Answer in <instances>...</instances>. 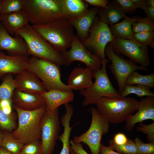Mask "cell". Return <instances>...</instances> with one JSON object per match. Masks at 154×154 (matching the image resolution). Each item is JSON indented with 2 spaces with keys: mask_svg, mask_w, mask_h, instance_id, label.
<instances>
[{
  "mask_svg": "<svg viewBox=\"0 0 154 154\" xmlns=\"http://www.w3.org/2000/svg\"><path fill=\"white\" fill-rule=\"evenodd\" d=\"M23 10L33 25L47 24L69 18L64 14L60 0H23Z\"/></svg>",
  "mask_w": 154,
  "mask_h": 154,
  "instance_id": "1",
  "label": "cell"
},
{
  "mask_svg": "<svg viewBox=\"0 0 154 154\" xmlns=\"http://www.w3.org/2000/svg\"><path fill=\"white\" fill-rule=\"evenodd\" d=\"M96 104L100 115L109 123L117 124L125 121L137 112L138 101L131 97L112 99L103 97Z\"/></svg>",
  "mask_w": 154,
  "mask_h": 154,
  "instance_id": "2",
  "label": "cell"
},
{
  "mask_svg": "<svg viewBox=\"0 0 154 154\" xmlns=\"http://www.w3.org/2000/svg\"><path fill=\"white\" fill-rule=\"evenodd\" d=\"M18 117V125L12 134L19 142L25 144L29 142L40 140L42 117L46 111L45 105L30 111L22 110L13 105Z\"/></svg>",
  "mask_w": 154,
  "mask_h": 154,
  "instance_id": "3",
  "label": "cell"
},
{
  "mask_svg": "<svg viewBox=\"0 0 154 154\" xmlns=\"http://www.w3.org/2000/svg\"><path fill=\"white\" fill-rule=\"evenodd\" d=\"M15 36L21 37L25 41L29 55L47 60L59 66L65 65L62 53L45 40L29 23L19 30Z\"/></svg>",
  "mask_w": 154,
  "mask_h": 154,
  "instance_id": "4",
  "label": "cell"
},
{
  "mask_svg": "<svg viewBox=\"0 0 154 154\" xmlns=\"http://www.w3.org/2000/svg\"><path fill=\"white\" fill-rule=\"evenodd\" d=\"M109 62L105 58L102 59L101 68L92 70L94 82L90 87L79 92L84 98L83 106L96 104L97 100L103 97L112 99L122 97L113 87L108 77L106 67Z\"/></svg>",
  "mask_w": 154,
  "mask_h": 154,
  "instance_id": "5",
  "label": "cell"
},
{
  "mask_svg": "<svg viewBox=\"0 0 154 154\" xmlns=\"http://www.w3.org/2000/svg\"><path fill=\"white\" fill-rule=\"evenodd\" d=\"M31 26L60 52L67 51L70 47L75 34L68 19H62L44 25Z\"/></svg>",
  "mask_w": 154,
  "mask_h": 154,
  "instance_id": "6",
  "label": "cell"
},
{
  "mask_svg": "<svg viewBox=\"0 0 154 154\" xmlns=\"http://www.w3.org/2000/svg\"><path fill=\"white\" fill-rule=\"evenodd\" d=\"M27 70L35 75L42 82L47 91L57 90H72L61 80L60 66L44 59L31 56Z\"/></svg>",
  "mask_w": 154,
  "mask_h": 154,
  "instance_id": "7",
  "label": "cell"
},
{
  "mask_svg": "<svg viewBox=\"0 0 154 154\" xmlns=\"http://www.w3.org/2000/svg\"><path fill=\"white\" fill-rule=\"evenodd\" d=\"M104 53L108 60L111 62L109 67L116 81L118 92L120 94L123 90L127 79L132 72L138 70L149 71L147 68L135 63L116 53L112 48L111 42L106 45Z\"/></svg>",
  "mask_w": 154,
  "mask_h": 154,
  "instance_id": "8",
  "label": "cell"
},
{
  "mask_svg": "<svg viewBox=\"0 0 154 154\" xmlns=\"http://www.w3.org/2000/svg\"><path fill=\"white\" fill-rule=\"evenodd\" d=\"M92 120L90 126L85 133L74 137L75 143H83L89 147L91 154H100V149L102 136L108 133L109 123L100 114L96 108H91Z\"/></svg>",
  "mask_w": 154,
  "mask_h": 154,
  "instance_id": "9",
  "label": "cell"
},
{
  "mask_svg": "<svg viewBox=\"0 0 154 154\" xmlns=\"http://www.w3.org/2000/svg\"><path fill=\"white\" fill-rule=\"evenodd\" d=\"M116 53L122 55L137 64L145 68L150 64L147 46L133 39H127L114 37L111 42Z\"/></svg>",
  "mask_w": 154,
  "mask_h": 154,
  "instance_id": "10",
  "label": "cell"
},
{
  "mask_svg": "<svg viewBox=\"0 0 154 154\" xmlns=\"http://www.w3.org/2000/svg\"><path fill=\"white\" fill-rule=\"evenodd\" d=\"M114 38L108 25L101 21L97 15L90 29L88 37L82 43L87 48L92 50L95 54L102 59L105 58L104 50L106 45L112 42Z\"/></svg>",
  "mask_w": 154,
  "mask_h": 154,
  "instance_id": "11",
  "label": "cell"
},
{
  "mask_svg": "<svg viewBox=\"0 0 154 154\" xmlns=\"http://www.w3.org/2000/svg\"><path fill=\"white\" fill-rule=\"evenodd\" d=\"M40 139L43 154H52L60 130L58 108L46 111L41 120Z\"/></svg>",
  "mask_w": 154,
  "mask_h": 154,
  "instance_id": "12",
  "label": "cell"
},
{
  "mask_svg": "<svg viewBox=\"0 0 154 154\" xmlns=\"http://www.w3.org/2000/svg\"><path fill=\"white\" fill-rule=\"evenodd\" d=\"M70 49L61 53L66 66H68L75 61L84 63L86 67L92 70L100 69L102 65V59L89 51L77 38L73 37Z\"/></svg>",
  "mask_w": 154,
  "mask_h": 154,
  "instance_id": "13",
  "label": "cell"
},
{
  "mask_svg": "<svg viewBox=\"0 0 154 154\" xmlns=\"http://www.w3.org/2000/svg\"><path fill=\"white\" fill-rule=\"evenodd\" d=\"M137 111L125 121L124 128L129 132L133 131L137 123H142L147 119L154 121V97L146 96L141 98L138 101Z\"/></svg>",
  "mask_w": 154,
  "mask_h": 154,
  "instance_id": "14",
  "label": "cell"
},
{
  "mask_svg": "<svg viewBox=\"0 0 154 154\" xmlns=\"http://www.w3.org/2000/svg\"><path fill=\"white\" fill-rule=\"evenodd\" d=\"M14 80L16 89L26 93L37 94L47 91L40 80L27 69L17 74Z\"/></svg>",
  "mask_w": 154,
  "mask_h": 154,
  "instance_id": "15",
  "label": "cell"
},
{
  "mask_svg": "<svg viewBox=\"0 0 154 154\" xmlns=\"http://www.w3.org/2000/svg\"><path fill=\"white\" fill-rule=\"evenodd\" d=\"M30 58L27 55H7L0 50V78L7 74L16 75L27 69Z\"/></svg>",
  "mask_w": 154,
  "mask_h": 154,
  "instance_id": "16",
  "label": "cell"
},
{
  "mask_svg": "<svg viewBox=\"0 0 154 154\" xmlns=\"http://www.w3.org/2000/svg\"><path fill=\"white\" fill-rule=\"evenodd\" d=\"M18 36L12 37L0 22V50H5L8 55H29L25 41Z\"/></svg>",
  "mask_w": 154,
  "mask_h": 154,
  "instance_id": "17",
  "label": "cell"
},
{
  "mask_svg": "<svg viewBox=\"0 0 154 154\" xmlns=\"http://www.w3.org/2000/svg\"><path fill=\"white\" fill-rule=\"evenodd\" d=\"M99 8L96 7L91 8L81 15L70 18L68 20L76 30V37L82 42L88 36L89 30L98 14Z\"/></svg>",
  "mask_w": 154,
  "mask_h": 154,
  "instance_id": "18",
  "label": "cell"
},
{
  "mask_svg": "<svg viewBox=\"0 0 154 154\" xmlns=\"http://www.w3.org/2000/svg\"><path fill=\"white\" fill-rule=\"evenodd\" d=\"M12 102L18 108L27 111L37 109L45 105L40 94L28 93L16 89L13 92Z\"/></svg>",
  "mask_w": 154,
  "mask_h": 154,
  "instance_id": "19",
  "label": "cell"
},
{
  "mask_svg": "<svg viewBox=\"0 0 154 154\" xmlns=\"http://www.w3.org/2000/svg\"><path fill=\"white\" fill-rule=\"evenodd\" d=\"M45 103L46 111L52 112L62 104L72 102L74 96L72 90L63 91L54 90L40 94Z\"/></svg>",
  "mask_w": 154,
  "mask_h": 154,
  "instance_id": "20",
  "label": "cell"
},
{
  "mask_svg": "<svg viewBox=\"0 0 154 154\" xmlns=\"http://www.w3.org/2000/svg\"><path fill=\"white\" fill-rule=\"evenodd\" d=\"M92 70L89 68L77 67L71 72L68 78V84L72 90L86 89L93 84Z\"/></svg>",
  "mask_w": 154,
  "mask_h": 154,
  "instance_id": "21",
  "label": "cell"
},
{
  "mask_svg": "<svg viewBox=\"0 0 154 154\" xmlns=\"http://www.w3.org/2000/svg\"><path fill=\"white\" fill-rule=\"evenodd\" d=\"M0 22L11 35L29 23L27 17L23 11L8 14H0Z\"/></svg>",
  "mask_w": 154,
  "mask_h": 154,
  "instance_id": "22",
  "label": "cell"
},
{
  "mask_svg": "<svg viewBox=\"0 0 154 154\" xmlns=\"http://www.w3.org/2000/svg\"><path fill=\"white\" fill-rule=\"evenodd\" d=\"M97 15L101 21L108 25L117 23L126 15L116 0L109 1L106 7L99 8Z\"/></svg>",
  "mask_w": 154,
  "mask_h": 154,
  "instance_id": "23",
  "label": "cell"
},
{
  "mask_svg": "<svg viewBox=\"0 0 154 154\" xmlns=\"http://www.w3.org/2000/svg\"><path fill=\"white\" fill-rule=\"evenodd\" d=\"M66 110V114L60 119V122L64 127L63 133L59 136L58 139L62 142V147L59 154H70V139L72 127L70 126L71 118L74 113L72 106L69 103L64 105Z\"/></svg>",
  "mask_w": 154,
  "mask_h": 154,
  "instance_id": "24",
  "label": "cell"
},
{
  "mask_svg": "<svg viewBox=\"0 0 154 154\" xmlns=\"http://www.w3.org/2000/svg\"><path fill=\"white\" fill-rule=\"evenodd\" d=\"M142 18L138 15L132 16L131 18L126 15L121 22L110 25L109 28L114 37L124 39H133L132 25L134 23L138 21Z\"/></svg>",
  "mask_w": 154,
  "mask_h": 154,
  "instance_id": "25",
  "label": "cell"
},
{
  "mask_svg": "<svg viewBox=\"0 0 154 154\" xmlns=\"http://www.w3.org/2000/svg\"><path fill=\"white\" fill-rule=\"evenodd\" d=\"M63 11L69 19L79 16L88 9V4L82 0H60Z\"/></svg>",
  "mask_w": 154,
  "mask_h": 154,
  "instance_id": "26",
  "label": "cell"
},
{
  "mask_svg": "<svg viewBox=\"0 0 154 154\" xmlns=\"http://www.w3.org/2000/svg\"><path fill=\"white\" fill-rule=\"evenodd\" d=\"M2 78V82L0 84V100L12 101V96L16 89L13 74H7Z\"/></svg>",
  "mask_w": 154,
  "mask_h": 154,
  "instance_id": "27",
  "label": "cell"
},
{
  "mask_svg": "<svg viewBox=\"0 0 154 154\" xmlns=\"http://www.w3.org/2000/svg\"><path fill=\"white\" fill-rule=\"evenodd\" d=\"M125 84H140L153 88L154 73L152 72L149 75H143L135 71L129 76L126 81Z\"/></svg>",
  "mask_w": 154,
  "mask_h": 154,
  "instance_id": "28",
  "label": "cell"
},
{
  "mask_svg": "<svg viewBox=\"0 0 154 154\" xmlns=\"http://www.w3.org/2000/svg\"><path fill=\"white\" fill-rule=\"evenodd\" d=\"M23 145L14 137L12 133L7 131L3 132L1 146L12 154H19Z\"/></svg>",
  "mask_w": 154,
  "mask_h": 154,
  "instance_id": "29",
  "label": "cell"
},
{
  "mask_svg": "<svg viewBox=\"0 0 154 154\" xmlns=\"http://www.w3.org/2000/svg\"><path fill=\"white\" fill-rule=\"evenodd\" d=\"M151 88L140 84H125L123 90L120 94L122 97H127L130 94H134L139 97L144 96L154 97V93L150 90Z\"/></svg>",
  "mask_w": 154,
  "mask_h": 154,
  "instance_id": "30",
  "label": "cell"
},
{
  "mask_svg": "<svg viewBox=\"0 0 154 154\" xmlns=\"http://www.w3.org/2000/svg\"><path fill=\"white\" fill-rule=\"evenodd\" d=\"M23 7V0H2L0 14L20 11Z\"/></svg>",
  "mask_w": 154,
  "mask_h": 154,
  "instance_id": "31",
  "label": "cell"
},
{
  "mask_svg": "<svg viewBox=\"0 0 154 154\" xmlns=\"http://www.w3.org/2000/svg\"><path fill=\"white\" fill-rule=\"evenodd\" d=\"M16 128L14 114L5 113L0 107V128L4 131L11 132Z\"/></svg>",
  "mask_w": 154,
  "mask_h": 154,
  "instance_id": "32",
  "label": "cell"
},
{
  "mask_svg": "<svg viewBox=\"0 0 154 154\" xmlns=\"http://www.w3.org/2000/svg\"><path fill=\"white\" fill-rule=\"evenodd\" d=\"M109 146L116 152L123 154H138L136 145L132 139H128L127 142L121 145L115 144L112 139L109 141Z\"/></svg>",
  "mask_w": 154,
  "mask_h": 154,
  "instance_id": "33",
  "label": "cell"
},
{
  "mask_svg": "<svg viewBox=\"0 0 154 154\" xmlns=\"http://www.w3.org/2000/svg\"><path fill=\"white\" fill-rule=\"evenodd\" d=\"M154 22L147 17L142 18L137 22L134 23L132 26L133 33L153 31Z\"/></svg>",
  "mask_w": 154,
  "mask_h": 154,
  "instance_id": "34",
  "label": "cell"
},
{
  "mask_svg": "<svg viewBox=\"0 0 154 154\" xmlns=\"http://www.w3.org/2000/svg\"><path fill=\"white\" fill-rule=\"evenodd\" d=\"M19 154H43L41 141L35 140L23 145Z\"/></svg>",
  "mask_w": 154,
  "mask_h": 154,
  "instance_id": "35",
  "label": "cell"
},
{
  "mask_svg": "<svg viewBox=\"0 0 154 154\" xmlns=\"http://www.w3.org/2000/svg\"><path fill=\"white\" fill-rule=\"evenodd\" d=\"M154 31L133 33V38L141 44L148 46L154 39Z\"/></svg>",
  "mask_w": 154,
  "mask_h": 154,
  "instance_id": "36",
  "label": "cell"
},
{
  "mask_svg": "<svg viewBox=\"0 0 154 154\" xmlns=\"http://www.w3.org/2000/svg\"><path fill=\"white\" fill-rule=\"evenodd\" d=\"M138 152V154H154V143H145L138 137L134 140Z\"/></svg>",
  "mask_w": 154,
  "mask_h": 154,
  "instance_id": "37",
  "label": "cell"
},
{
  "mask_svg": "<svg viewBox=\"0 0 154 154\" xmlns=\"http://www.w3.org/2000/svg\"><path fill=\"white\" fill-rule=\"evenodd\" d=\"M139 125L136 128L137 131L147 134V138L149 143H154V122L148 125L140 123Z\"/></svg>",
  "mask_w": 154,
  "mask_h": 154,
  "instance_id": "38",
  "label": "cell"
},
{
  "mask_svg": "<svg viewBox=\"0 0 154 154\" xmlns=\"http://www.w3.org/2000/svg\"><path fill=\"white\" fill-rule=\"evenodd\" d=\"M125 13H134L136 9L132 0H116Z\"/></svg>",
  "mask_w": 154,
  "mask_h": 154,
  "instance_id": "39",
  "label": "cell"
},
{
  "mask_svg": "<svg viewBox=\"0 0 154 154\" xmlns=\"http://www.w3.org/2000/svg\"><path fill=\"white\" fill-rule=\"evenodd\" d=\"M112 139L115 144L121 145L126 143L128 139L123 133H118L114 135Z\"/></svg>",
  "mask_w": 154,
  "mask_h": 154,
  "instance_id": "40",
  "label": "cell"
},
{
  "mask_svg": "<svg viewBox=\"0 0 154 154\" xmlns=\"http://www.w3.org/2000/svg\"><path fill=\"white\" fill-rule=\"evenodd\" d=\"M70 148L77 154H89L83 148L80 143H74L72 140H70Z\"/></svg>",
  "mask_w": 154,
  "mask_h": 154,
  "instance_id": "41",
  "label": "cell"
},
{
  "mask_svg": "<svg viewBox=\"0 0 154 154\" xmlns=\"http://www.w3.org/2000/svg\"><path fill=\"white\" fill-rule=\"evenodd\" d=\"M88 4L99 8L106 7L109 2L108 0H84Z\"/></svg>",
  "mask_w": 154,
  "mask_h": 154,
  "instance_id": "42",
  "label": "cell"
},
{
  "mask_svg": "<svg viewBox=\"0 0 154 154\" xmlns=\"http://www.w3.org/2000/svg\"><path fill=\"white\" fill-rule=\"evenodd\" d=\"M12 102L7 100H0V107L6 114L12 113Z\"/></svg>",
  "mask_w": 154,
  "mask_h": 154,
  "instance_id": "43",
  "label": "cell"
},
{
  "mask_svg": "<svg viewBox=\"0 0 154 154\" xmlns=\"http://www.w3.org/2000/svg\"><path fill=\"white\" fill-rule=\"evenodd\" d=\"M100 154H123L115 151L110 146H104L101 143L100 149Z\"/></svg>",
  "mask_w": 154,
  "mask_h": 154,
  "instance_id": "44",
  "label": "cell"
},
{
  "mask_svg": "<svg viewBox=\"0 0 154 154\" xmlns=\"http://www.w3.org/2000/svg\"><path fill=\"white\" fill-rule=\"evenodd\" d=\"M133 2L136 9L138 8L142 9L143 11L148 6L147 0H132Z\"/></svg>",
  "mask_w": 154,
  "mask_h": 154,
  "instance_id": "45",
  "label": "cell"
},
{
  "mask_svg": "<svg viewBox=\"0 0 154 154\" xmlns=\"http://www.w3.org/2000/svg\"><path fill=\"white\" fill-rule=\"evenodd\" d=\"M143 11L147 15L146 17L154 22V8L148 6Z\"/></svg>",
  "mask_w": 154,
  "mask_h": 154,
  "instance_id": "46",
  "label": "cell"
},
{
  "mask_svg": "<svg viewBox=\"0 0 154 154\" xmlns=\"http://www.w3.org/2000/svg\"><path fill=\"white\" fill-rule=\"evenodd\" d=\"M0 154H12L10 152L2 147L0 146Z\"/></svg>",
  "mask_w": 154,
  "mask_h": 154,
  "instance_id": "47",
  "label": "cell"
},
{
  "mask_svg": "<svg viewBox=\"0 0 154 154\" xmlns=\"http://www.w3.org/2000/svg\"><path fill=\"white\" fill-rule=\"evenodd\" d=\"M147 3L148 6L154 8V0H147Z\"/></svg>",
  "mask_w": 154,
  "mask_h": 154,
  "instance_id": "48",
  "label": "cell"
},
{
  "mask_svg": "<svg viewBox=\"0 0 154 154\" xmlns=\"http://www.w3.org/2000/svg\"><path fill=\"white\" fill-rule=\"evenodd\" d=\"M3 136V132L0 129V146H1Z\"/></svg>",
  "mask_w": 154,
  "mask_h": 154,
  "instance_id": "49",
  "label": "cell"
},
{
  "mask_svg": "<svg viewBox=\"0 0 154 154\" xmlns=\"http://www.w3.org/2000/svg\"><path fill=\"white\" fill-rule=\"evenodd\" d=\"M148 46L153 49H154V39L151 42Z\"/></svg>",
  "mask_w": 154,
  "mask_h": 154,
  "instance_id": "50",
  "label": "cell"
},
{
  "mask_svg": "<svg viewBox=\"0 0 154 154\" xmlns=\"http://www.w3.org/2000/svg\"><path fill=\"white\" fill-rule=\"evenodd\" d=\"M70 154H77L74 151L70 148Z\"/></svg>",
  "mask_w": 154,
  "mask_h": 154,
  "instance_id": "51",
  "label": "cell"
},
{
  "mask_svg": "<svg viewBox=\"0 0 154 154\" xmlns=\"http://www.w3.org/2000/svg\"><path fill=\"white\" fill-rule=\"evenodd\" d=\"M1 3H2V0H0V9L1 7Z\"/></svg>",
  "mask_w": 154,
  "mask_h": 154,
  "instance_id": "52",
  "label": "cell"
},
{
  "mask_svg": "<svg viewBox=\"0 0 154 154\" xmlns=\"http://www.w3.org/2000/svg\"></svg>",
  "mask_w": 154,
  "mask_h": 154,
  "instance_id": "53",
  "label": "cell"
},
{
  "mask_svg": "<svg viewBox=\"0 0 154 154\" xmlns=\"http://www.w3.org/2000/svg\"></svg>",
  "mask_w": 154,
  "mask_h": 154,
  "instance_id": "54",
  "label": "cell"
}]
</instances>
